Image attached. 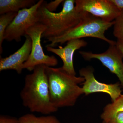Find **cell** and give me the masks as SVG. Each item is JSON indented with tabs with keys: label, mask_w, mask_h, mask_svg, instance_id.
Here are the masks:
<instances>
[{
	"label": "cell",
	"mask_w": 123,
	"mask_h": 123,
	"mask_svg": "<svg viewBox=\"0 0 123 123\" xmlns=\"http://www.w3.org/2000/svg\"><path fill=\"white\" fill-rule=\"evenodd\" d=\"M46 66L38 65L32 73L26 76L20 95L23 105L31 112L48 115L58 109L51 101Z\"/></svg>",
	"instance_id": "obj_1"
},
{
	"label": "cell",
	"mask_w": 123,
	"mask_h": 123,
	"mask_svg": "<svg viewBox=\"0 0 123 123\" xmlns=\"http://www.w3.org/2000/svg\"><path fill=\"white\" fill-rule=\"evenodd\" d=\"M50 98L52 103L57 109L75 105L77 99L84 94L79 86L85 81L83 77L68 74L61 67L46 66Z\"/></svg>",
	"instance_id": "obj_2"
},
{
	"label": "cell",
	"mask_w": 123,
	"mask_h": 123,
	"mask_svg": "<svg viewBox=\"0 0 123 123\" xmlns=\"http://www.w3.org/2000/svg\"><path fill=\"white\" fill-rule=\"evenodd\" d=\"M45 2L39 9L38 17V22L47 27L42 35V38L46 39L63 35L79 24L86 13L77 11L74 0H65L62 10L56 13L46 8Z\"/></svg>",
	"instance_id": "obj_3"
},
{
	"label": "cell",
	"mask_w": 123,
	"mask_h": 123,
	"mask_svg": "<svg viewBox=\"0 0 123 123\" xmlns=\"http://www.w3.org/2000/svg\"><path fill=\"white\" fill-rule=\"evenodd\" d=\"M114 24V21L111 22L105 21L86 12L79 24L63 35L47 39V42H51V43L46 47H54L59 43L62 44L71 40L81 39L87 37L99 39L106 42L110 45L116 44V42L108 39L104 35L106 31Z\"/></svg>",
	"instance_id": "obj_4"
},
{
	"label": "cell",
	"mask_w": 123,
	"mask_h": 123,
	"mask_svg": "<svg viewBox=\"0 0 123 123\" xmlns=\"http://www.w3.org/2000/svg\"><path fill=\"white\" fill-rule=\"evenodd\" d=\"M46 28L44 24L37 22L26 31V35H28L31 39L32 46L29 59L23 64V69L33 71L36 66L40 65L52 67L58 64V60L55 56L45 55L43 50L41 38Z\"/></svg>",
	"instance_id": "obj_5"
},
{
	"label": "cell",
	"mask_w": 123,
	"mask_h": 123,
	"mask_svg": "<svg viewBox=\"0 0 123 123\" xmlns=\"http://www.w3.org/2000/svg\"><path fill=\"white\" fill-rule=\"evenodd\" d=\"M44 1L40 0L31 8L23 9L18 11L5 31L4 40L20 42L22 37L26 35L27 30L38 22V11Z\"/></svg>",
	"instance_id": "obj_6"
},
{
	"label": "cell",
	"mask_w": 123,
	"mask_h": 123,
	"mask_svg": "<svg viewBox=\"0 0 123 123\" xmlns=\"http://www.w3.org/2000/svg\"><path fill=\"white\" fill-rule=\"evenodd\" d=\"M94 69L91 66L83 68L79 70L80 76L83 77L85 81L82 87L85 95L95 93H103L110 96L111 102L116 100L122 94V88L120 83L107 84L97 80L94 74Z\"/></svg>",
	"instance_id": "obj_7"
},
{
	"label": "cell",
	"mask_w": 123,
	"mask_h": 123,
	"mask_svg": "<svg viewBox=\"0 0 123 123\" xmlns=\"http://www.w3.org/2000/svg\"><path fill=\"white\" fill-rule=\"evenodd\" d=\"M79 53L86 60L96 59L101 62L104 66L117 76L123 91V56L116 44L110 45L107 50L103 53H95L83 51Z\"/></svg>",
	"instance_id": "obj_8"
},
{
	"label": "cell",
	"mask_w": 123,
	"mask_h": 123,
	"mask_svg": "<svg viewBox=\"0 0 123 123\" xmlns=\"http://www.w3.org/2000/svg\"><path fill=\"white\" fill-rule=\"evenodd\" d=\"M75 4L77 11L88 13L107 22L114 21L120 12L110 0H76Z\"/></svg>",
	"instance_id": "obj_9"
},
{
	"label": "cell",
	"mask_w": 123,
	"mask_h": 123,
	"mask_svg": "<svg viewBox=\"0 0 123 123\" xmlns=\"http://www.w3.org/2000/svg\"><path fill=\"white\" fill-rule=\"evenodd\" d=\"M87 42L81 39L71 40L67 42L64 47L60 46L55 48L50 47H46L47 50L57 55L63 62L62 69L65 72L72 76H76V72L73 64V55L77 50L85 47Z\"/></svg>",
	"instance_id": "obj_10"
},
{
	"label": "cell",
	"mask_w": 123,
	"mask_h": 123,
	"mask_svg": "<svg viewBox=\"0 0 123 123\" xmlns=\"http://www.w3.org/2000/svg\"><path fill=\"white\" fill-rule=\"evenodd\" d=\"M25 40L19 49L8 57H0V71L12 70L18 74L21 73L23 64L29 59L31 50L32 41L28 35L25 36Z\"/></svg>",
	"instance_id": "obj_11"
},
{
	"label": "cell",
	"mask_w": 123,
	"mask_h": 123,
	"mask_svg": "<svg viewBox=\"0 0 123 123\" xmlns=\"http://www.w3.org/2000/svg\"><path fill=\"white\" fill-rule=\"evenodd\" d=\"M36 4L34 0H0V14L18 13L23 9L31 8Z\"/></svg>",
	"instance_id": "obj_12"
},
{
	"label": "cell",
	"mask_w": 123,
	"mask_h": 123,
	"mask_svg": "<svg viewBox=\"0 0 123 123\" xmlns=\"http://www.w3.org/2000/svg\"><path fill=\"white\" fill-rule=\"evenodd\" d=\"M123 112V94L116 100L107 104L104 108L101 118L102 123H105L119 112Z\"/></svg>",
	"instance_id": "obj_13"
},
{
	"label": "cell",
	"mask_w": 123,
	"mask_h": 123,
	"mask_svg": "<svg viewBox=\"0 0 123 123\" xmlns=\"http://www.w3.org/2000/svg\"><path fill=\"white\" fill-rule=\"evenodd\" d=\"M20 123H62L53 115L37 117L32 114L24 115L19 118Z\"/></svg>",
	"instance_id": "obj_14"
},
{
	"label": "cell",
	"mask_w": 123,
	"mask_h": 123,
	"mask_svg": "<svg viewBox=\"0 0 123 123\" xmlns=\"http://www.w3.org/2000/svg\"><path fill=\"white\" fill-rule=\"evenodd\" d=\"M17 12H9L0 16V54L2 52V44L4 40L5 31L17 14Z\"/></svg>",
	"instance_id": "obj_15"
},
{
	"label": "cell",
	"mask_w": 123,
	"mask_h": 123,
	"mask_svg": "<svg viewBox=\"0 0 123 123\" xmlns=\"http://www.w3.org/2000/svg\"><path fill=\"white\" fill-rule=\"evenodd\" d=\"M113 35L117 39H123V9L114 21Z\"/></svg>",
	"instance_id": "obj_16"
},
{
	"label": "cell",
	"mask_w": 123,
	"mask_h": 123,
	"mask_svg": "<svg viewBox=\"0 0 123 123\" xmlns=\"http://www.w3.org/2000/svg\"><path fill=\"white\" fill-rule=\"evenodd\" d=\"M63 0H56L54 1H51L47 3L46 1L45 6L46 8L50 12H53V11H55L58 8V6L62 2H64Z\"/></svg>",
	"instance_id": "obj_17"
},
{
	"label": "cell",
	"mask_w": 123,
	"mask_h": 123,
	"mask_svg": "<svg viewBox=\"0 0 123 123\" xmlns=\"http://www.w3.org/2000/svg\"><path fill=\"white\" fill-rule=\"evenodd\" d=\"M0 123H20L19 119L14 117L1 115Z\"/></svg>",
	"instance_id": "obj_18"
},
{
	"label": "cell",
	"mask_w": 123,
	"mask_h": 123,
	"mask_svg": "<svg viewBox=\"0 0 123 123\" xmlns=\"http://www.w3.org/2000/svg\"><path fill=\"white\" fill-rule=\"evenodd\" d=\"M105 123H123V112L117 113Z\"/></svg>",
	"instance_id": "obj_19"
},
{
	"label": "cell",
	"mask_w": 123,
	"mask_h": 123,
	"mask_svg": "<svg viewBox=\"0 0 123 123\" xmlns=\"http://www.w3.org/2000/svg\"><path fill=\"white\" fill-rule=\"evenodd\" d=\"M110 1L119 9L121 10L123 9V0H110Z\"/></svg>",
	"instance_id": "obj_20"
},
{
	"label": "cell",
	"mask_w": 123,
	"mask_h": 123,
	"mask_svg": "<svg viewBox=\"0 0 123 123\" xmlns=\"http://www.w3.org/2000/svg\"><path fill=\"white\" fill-rule=\"evenodd\" d=\"M116 45L122 53L123 56V39H117Z\"/></svg>",
	"instance_id": "obj_21"
}]
</instances>
